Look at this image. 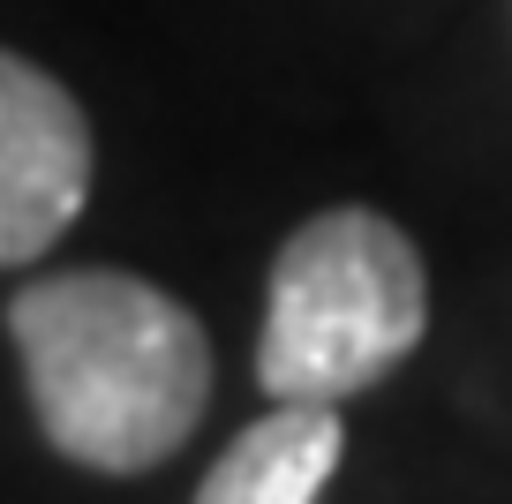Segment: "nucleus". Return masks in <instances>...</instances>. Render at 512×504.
<instances>
[{
  "instance_id": "obj_1",
  "label": "nucleus",
  "mask_w": 512,
  "mask_h": 504,
  "mask_svg": "<svg viewBox=\"0 0 512 504\" xmlns=\"http://www.w3.org/2000/svg\"><path fill=\"white\" fill-rule=\"evenodd\" d=\"M38 429L98 474H144L196 437L211 407L204 324L128 271H53L8 301Z\"/></svg>"
},
{
  "instance_id": "obj_2",
  "label": "nucleus",
  "mask_w": 512,
  "mask_h": 504,
  "mask_svg": "<svg viewBox=\"0 0 512 504\" xmlns=\"http://www.w3.org/2000/svg\"><path fill=\"white\" fill-rule=\"evenodd\" d=\"M422 324H430V271L415 241L362 204L317 211L272 264L256 377L272 399L339 407L392 377L415 354Z\"/></svg>"
},
{
  "instance_id": "obj_3",
  "label": "nucleus",
  "mask_w": 512,
  "mask_h": 504,
  "mask_svg": "<svg viewBox=\"0 0 512 504\" xmlns=\"http://www.w3.org/2000/svg\"><path fill=\"white\" fill-rule=\"evenodd\" d=\"M91 196V128L46 68L0 53V264H31Z\"/></svg>"
},
{
  "instance_id": "obj_4",
  "label": "nucleus",
  "mask_w": 512,
  "mask_h": 504,
  "mask_svg": "<svg viewBox=\"0 0 512 504\" xmlns=\"http://www.w3.org/2000/svg\"><path fill=\"white\" fill-rule=\"evenodd\" d=\"M347 429L324 399H272L264 422H249L204 474L196 504H317V489L339 474Z\"/></svg>"
}]
</instances>
